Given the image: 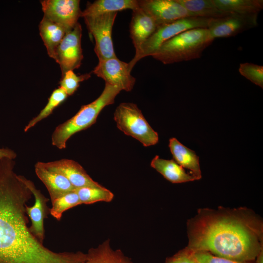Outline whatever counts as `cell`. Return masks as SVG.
<instances>
[{
    "instance_id": "obj_8",
    "label": "cell",
    "mask_w": 263,
    "mask_h": 263,
    "mask_svg": "<svg viewBox=\"0 0 263 263\" xmlns=\"http://www.w3.org/2000/svg\"><path fill=\"white\" fill-rule=\"evenodd\" d=\"M82 27L78 22L68 32L58 45L55 60L59 65L62 76L70 70L78 69L83 58L81 48Z\"/></svg>"
},
{
    "instance_id": "obj_4",
    "label": "cell",
    "mask_w": 263,
    "mask_h": 263,
    "mask_svg": "<svg viewBox=\"0 0 263 263\" xmlns=\"http://www.w3.org/2000/svg\"><path fill=\"white\" fill-rule=\"evenodd\" d=\"M121 91L117 87L105 83L103 91L97 98L82 106L72 117L55 128L51 137L52 145L58 149H65L69 138L93 125L102 109L113 104L115 98Z\"/></svg>"
},
{
    "instance_id": "obj_26",
    "label": "cell",
    "mask_w": 263,
    "mask_h": 263,
    "mask_svg": "<svg viewBox=\"0 0 263 263\" xmlns=\"http://www.w3.org/2000/svg\"><path fill=\"white\" fill-rule=\"evenodd\" d=\"M81 204L78 196L74 190L53 201L50 213L57 220L60 221L64 212Z\"/></svg>"
},
{
    "instance_id": "obj_23",
    "label": "cell",
    "mask_w": 263,
    "mask_h": 263,
    "mask_svg": "<svg viewBox=\"0 0 263 263\" xmlns=\"http://www.w3.org/2000/svg\"><path fill=\"white\" fill-rule=\"evenodd\" d=\"M220 10L241 15L258 14L263 9V0H213Z\"/></svg>"
},
{
    "instance_id": "obj_17",
    "label": "cell",
    "mask_w": 263,
    "mask_h": 263,
    "mask_svg": "<svg viewBox=\"0 0 263 263\" xmlns=\"http://www.w3.org/2000/svg\"><path fill=\"white\" fill-rule=\"evenodd\" d=\"M150 166L172 183H182L197 180L189 171L178 164L173 159L166 160L155 156L151 160Z\"/></svg>"
},
{
    "instance_id": "obj_9",
    "label": "cell",
    "mask_w": 263,
    "mask_h": 263,
    "mask_svg": "<svg viewBox=\"0 0 263 263\" xmlns=\"http://www.w3.org/2000/svg\"><path fill=\"white\" fill-rule=\"evenodd\" d=\"M132 70L129 63L116 57L99 61L92 72L105 83L117 87L121 91L130 92L136 82L135 78L131 74Z\"/></svg>"
},
{
    "instance_id": "obj_29",
    "label": "cell",
    "mask_w": 263,
    "mask_h": 263,
    "mask_svg": "<svg viewBox=\"0 0 263 263\" xmlns=\"http://www.w3.org/2000/svg\"><path fill=\"white\" fill-rule=\"evenodd\" d=\"M193 252L197 263H256L255 261H238L228 259L204 251H193Z\"/></svg>"
},
{
    "instance_id": "obj_5",
    "label": "cell",
    "mask_w": 263,
    "mask_h": 263,
    "mask_svg": "<svg viewBox=\"0 0 263 263\" xmlns=\"http://www.w3.org/2000/svg\"><path fill=\"white\" fill-rule=\"evenodd\" d=\"M114 120L121 131L137 140L144 147L158 143L157 132L149 125L136 104L120 103L115 110Z\"/></svg>"
},
{
    "instance_id": "obj_19",
    "label": "cell",
    "mask_w": 263,
    "mask_h": 263,
    "mask_svg": "<svg viewBox=\"0 0 263 263\" xmlns=\"http://www.w3.org/2000/svg\"><path fill=\"white\" fill-rule=\"evenodd\" d=\"M39 30L49 56L55 59L56 49L69 31L44 16L39 24Z\"/></svg>"
},
{
    "instance_id": "obj_6",
    "label": "cell",
    "mask_w": 263,
    "mask_h": 263,
    "mask_svg": "<svg viewBox=\"0 0 263 263\" xmlns=\"http://www.w3.org/2000/svg\"><path fill=\"white\" fill-rule=\"evenodd\" d=\"M210 19L189 17L159 26L129 62L130 68L132 69L139 60L145 57L151 56L164 43L181 33L193 28H207Z\"/></svg>"
},
{
    "instance_id": "obj_20",
    "label": "cell",
    "mask_w": 263,
    "mask_h": 263,
    "mask_svg": "<svg viewBox=\"0 0 263 263\" xmlns=\"http://www.w3.org/2000/svg\"><path fill=\"white\" fill-rule=\"evenodd\" d=\"M138 8V0H97L88 3L81 17H93L105 13Z\"/></svg>"
},
{
    "instance_id": "obj_21",
    "label": "cell",
    "mask_w": 263,
    "mask_h": 263,
    "mask_svg": "<svg viewBox=\"0 0 263 263\" xmlns=\"http://www.w3.org/2000/svg\"><path fill=\"white\" fill-rule=\"evenodd\" d=\"M86 254V263H133L121 250L113 249L109 239L90 248Z\"/></svg>"
},
{
    "instance_id": "obj_27",
    "label": "cell",
    "mask_w": 263,
    "mask_h": 263,
    "mask_svg": "<svg viewBox=\"0 0 263 263\" xmlns=\"http://www.w3.org/2000/svg\"><path fill=\"white\" fill-rule=\"evenodd\" d=\"M240 74L251 82L263 88V66L245 62L240 64Z\"/></svg>"
},
{
    "instance_id": "obj_1",
    "label": "cell",
    "mask_w": 263,
    "mask_h": 263,
    "mask_svg": "<svg viewBox=\"0 0 263 263\" xmlns=\"http://www.w3.org/2000/svg\"><path fill=\"white\" fill-rule=\"evenodd\" d=\"M15 164L0 159V263H78L76 252L53 251L31 232L26 206L32 193Z\"/></svg>"
},
{
    "instance_id": "obj_31",
    "label": "cell",
    "mask_w": 263,
    "mask_h": 263,
    "mask_svg": "<svg viewBox=\"0 0 263 263\" xmlns=\"http://www.w3.org/2000/svg\"><path fill=\"white\" fill-rule=\"evenodd\" d=\"M17 156V154L13 150L9 148H0V159L8 158L14 160Z\"/></svg>"
},
{
    "instance_id": "obj_14",
    "label": "cell",
    "mask_w": 263,
    "mask_h": 263,
    "mask_svg": "<svg viewBox=\"0 0 263 263\" xmlns=\"http://www.w3.org/2000/svg\"><path fill=\"white\" fill-rule=\"evenodd\" d=\"M42 163L45 167L64 175L75 188L102 186L94 181L84 168L73 160L63 158Z\"/></svg>"
},
{
    "instance_id": "obj_30",
    "label": "cell",
    "mask_w": 263,
    "mask_h": 263,
    "mask_svg": "<svg viewBox=\"0 0 263 263\" xmlns=\"http://www.w3.org/2000/svg\"><path fill=\"white\" fill-rule=\"evenodd\" d=\"M165 263H197L193 251L186 247L172 256L166 259Z\"/></svg>"
},
{
    "instance_id": "obj_25",
    "label": "cell",
    "mask_w": 263,
    "mask_h": 263,
    "mask_svg": "<svg viewBox=\"0 0 263 263\" xmlns=\"http://www.w3.org/2000/svg\"><path fill=\"white\" fill-rule=\"evenodd\" d=\"M68 96L64 90L60 87L54 90L50 96L46 106L25 126L24 132H27L39 122L49 116L57 107L65 100Z\"/></svg>"
},
{
    "instance_id": "obj_22",
    "label": "cell",
    "mask_w": 263,
    "mask_h": 263,
    "mask_svg": "<svg viewBox=\"0 0 263 263\" xmlns=\"http://www.w3.org/2000/svg\"><path fill=\"white\" fill-rule=\"evenodd\" d=\"M193 16L209 19L224 17L232 13L219 9L213 0H176Z\"/></svg>"
},
{
    "instance_id": "obj_2",
    "label": "cell",
    "mask_w": 263,
    "mask_h": 263,
    "mask_svg": "<svg viewBox=\"0 0 263 263\" xmlns=\"http://www.w3.org/2000/svg\"><path fill=\"white\" fill-rule=\"evenodd\" d=\"M186 246L238 261H255L263 250V223L245 207L200 208L188 220Z\"/></svg>"
},
{
    "instance_id": "obj_13",
    "label": "cell",
    "mask_w": 263,
    "mask_h": 263,
    "mask_svg": "<svg viewBox=\"0 0 263 263\" xmlns=\"http://www.w3.org/2000/svg\"><path fill=\"white\" fill-rule=\"evenodd\" d=\"M19 177L35 197L34 205L32 207L26 205V211L31 222V225L29 227L31 232L43 243L45 235L44 220L50 213V209L47 205L49 199L39 189L37 188L31 180L21 175H19Z\"/></svg>"
},
{
    "instance_id": "obj_18",
    "label": "cell",
    "mask_w": 263,
    "mask_h": 263,
    "mask_svg": "<svg viewBox=\"0 0 263 263\" xmlns=\"http://www.w3.org/2000/svg\"><path fill=\"white\" fill-rule=\"evenodd\" d=\"M169 147L173 160L179 165L189 170L198 180L202 177L199 158L194 151L181 144L176 138L169 140Z\"/></svg>"
},
{
    "instance_id": "obj_24",
    "label": "cell",
    "mask_w": 263,
    "mask_h": 263,
    "mask_svg": "<svg viewBox=\"0 0 263 263\" xmlns=\"http://www.w3.org/2000/svg\"><path fill=\"white\" fill-rule=\"evenodd\" d=\"M81 204H92L98 202H110L114 195L108 189L100 187H85L75 188Z\"/></svg>"
},
{
    "instance_id": "obj_7",
    "label": "cell",
    "mask_w": 263,
    "mask_h": 263,
    "mask_svg": "<svg viewBox=\"0 0 263 263\" xmlns=\"http://www.w3.org/2000/svg\"><path fill=\"white\" fill-rule=\"evenodd\" d=\"M117 12L105 13L93 17H84L89 33L95 40L94 52L99 61L116 57L112 34Z\"/></svg>"
},
{
    "instance_id": "obj_15",
    "label": "cell",
    "mask_w": 263,
    "mask_h": 263,
    "mask_svg": "<svg viewBox=\"0 0 263 263\" xmlns=\"http://www.w3.org/2000/svg\"><path fill=\"white\" fill-rule=\"evenodd\" d=\"M158 26L156 21L141 9L138 7L132 10L130 34L135 48V53L139 51L142 44L153 34Z\"/></svg>"
},
{
    "instance_id": "obj_10",
    "label": "cell",
    "mask_w": 263,
    "mask_h": 263,
    "mask_svg": "<svg viewBox=\"0 0 263 263\" xmlns=\"http://www.w3.org/2000/svg\"><path fill=\"white\" fill-rule=\"evenodd\" d=\"M258 15L232 13L222 18L211 19L207 28L214 39L234 37L257 27Z\"/></svg>"
},
{
    "instance_id": "obj_3",
    "label": "cell",
    "mask_w": 263,
    "mask_h": 263,
    "mask_svg": "<svg viewBox=\"0 0 263 263\" xmlns=\"http://www.w3.org/2000/svg\"><path fill=\"white\" fill-rule=\"evenodd\" d=\"M214 40L207 28L191 29L164 43L151 56L164 64L198 59Z\"/></svg>"
},
{
    "instance_id": "obj_11",
    "label": "cell",
    "mask_w": 263,
    "mask_h": 263,
    "mask_svg": "<svg viewBox=\"0 0 263 263\" xmlns=\"http://www.w3.org/2000/svg\"><path fill=\"white\" fill-rule=\"evenodd\" d=\"M40 3L44 16L68 31L75 27L81 17L79 0H44Z\"/></svg>"
},
{
    "instance_id": "obj_16",
    "label": "cell",
    "mask_w": 263,
    "mask_h": 263,
    "mask_svg": "<svg viewBox=\"0 0 263 263\" xmlns=\"http://www.w3.org/2000/svg\"><path fill=\"white\" fill-rule=\"evenodd\" d=\"M35 171L37 176L46 187L51 202L75 189L64 175L45 167L42 162L36 163Z\"/></svg>"
},
{
    "instance_id": "obj_12",
    "label": "cell",
    "mask_w": 263,
    "mask_h": 263,
    "mask_svg": "<svg viewBox=\"0 0 263 263\" xmlns=\"http://www.w3.org/2000/svg\"><path fill=\"white\" fill-rule=\"evenodd\" d=\"M138 4L159 26L193 17L176 0H138Z\"/></svg>"
},
{
    "instance_id": "obj_28",
    "label": "cell",
    "mask_w": 263,
    "mask_h": 263,
    "mask_svg": "<svg viewBox=\"0 0 263 263\" xmlns=\"http://www.w3.org/2000/svg\"><path fill=\"white\" fill-rule=\"evenodd\" d=\"M90 77V74L77 75L73 71H68L61 77L59 82L60 87L64 90L68 95H71L77 90L81 82Z\"/></svg>"
}]
</instances>
